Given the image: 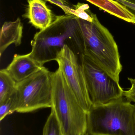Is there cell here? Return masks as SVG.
I'll list each match as a JSON object with an SVG mask.
<instances>
[{
  "instance_id": "8992f818",
  "label": "cell",
  "mask_w": 135,
  "mask_h": 135,
  "mask_svg": "<svg viewBox=\"0 0 135 135\" xmlns=\"http://www.w3.org/2000/svg\"><path fill=\"white\" fill-rule=\"evenodd\" d=\"M81 61L92 105L107 104L123 97L124 90L119 83L105 71L84 54Z\"/></svg>"
},
{
  "instance_id": "ba28073f",
  "label": "cell",
  "mask_w": 135,
  "mask_h": 135,
  "mask_svg": "<svg viewBox=\"0 0 135 135\" xmlns=\"http://www.w3.org/2000/svg\"><path fill=\"white\" fill-rule=\"evenodd\" d=\"M40 65L31 57L30 53L15 54L11 63L4 70L16 83L20 82L41 70Z\"/></svg>"
},
{
  "instance_id": "4fadbf2b",
  "label": "cell",
  "mask_w": 135,
  "mask_h": 135,
  "mask_svg": "<svg viewBox=\"0 0 135 135\" xmlns=\"http://www.w3.org/2000/svg\"><path fill=\"white\" fill-rule=\"evenodd\" d=\"M43 135H67L55 113L52 109L44 127Z\"/></svg>"
},
{
  "instance_id": "d6986e66",
  "label": "cell",
  "mask_w": 135,
  "mask_h": 135,
  "mask_svg": "<svg viewBox=\"0 0 135 135\" xmlns=\"http://www.w3.org/2000/svg\"><path fill=\"white\" fill-rule=\"evenodd\" d=\"M89 135L86 134V135Z\"/></svg>"
},
{
  "instance_id": "6da1fadb",
  "label": "cell",
  "mask_w": 135,
  "mask_h": 135,
  "mask_svg": "<svg viewBox=\"0 0 135 135\" xmlns=\"http://www.w3.org/2000/svg\"><path fill=\"white\" fill-rule=\"evenodd\" d=\"M31 44V57L43 66L55 61L66 45L81 58L85 52L78 17L73 14L56 17L46 28L35 34Z\"/></svg>"
},
{
  "instance_id": "ffe728a7",
  "label": "cell",
  "mask_w": 135,
  "mask_h": 135,
  "mask_svg": "<svg viewBox=\"0 0 135 135\" xmlns=\"http://www.w3.org/2000/svg\"></svg>"
},
{
  "instance_id": "5bb4252c",
  "label": "cell",
  "mask_w": 135,
  "mask_h": 135,
  "mask_svg": "<svg viewBox=\"0 0 135 135\" xmlns=\"http://www.w3.org/2000/svg\"><path fill=\"white\" fill-rule=\"evenodd\" d=\"M16 112V92L8 100L0 104V121Z\"/></svg>"
},
{
  "instance_id": "9a60e30c",
  "label": "cell",
  "mask_w": 135,
  "mask_h": 135,
  "mask_svg": "<svg viewBox=\"0 0 135 135\" xmlns=\"http://www.w3.org/2000/svg\"><path fill=\"white\" fill-rule=\"evenodd\" d=\"M45 2H48L50 3L54 4L60 7L63 9L66 14H72L73 6H71L67 0H43Z\"/></svg>"
},
{
  "instance_id": "30bf717a",
  "label": "cell",
  "mask_w": 135,
  "mask_h": 135,
  "mask_svg": "<svg viewBox=\"0 0 135 135\" xmlns=\"http://www.w3.org/2000/svg\"><path fill=\"white\" fill-rule=\"evenodd\" d=\"M23 26L20 19L14 21L5 22L0 32V56L11 44L19 46L21 43Z\"/></svg>"
},
{
  "instance_id": "8fae6325",
  "label": "cell",
  "mask_w": 135,
  "mask_h": 135,
  "mask_svg": "<svg viewBox=\"0 0 135 135\" xmlns=\"http://www.w3.org/2000/svg\"><path fill=\"white\" fill-rule=\"evenodd\" d=\"M109 14L135 25V16L128 8L115 0H86Z\"/></svg>"
},
{
  "instance_id": "ac0fdd59",
  "label": "cell",
  "mask_w": 135,
  "mask_h": 135,
  "mask_svg": "<svg viewBox=\"0 0 135 135\" xmlns=\"http://www.w3.org/2000/svg\"><path fill=\"white\" fill-rule=\"evenodd\" d=\"M124 1H126L128 2L135 4V0H124Z\"/></svg>"
},
{
  "instance_id": "5b68a950",
  "label": "cell",
  "mask_w": 135,
  "mask_h": 135,
  "mask_svg": "<svg viewBox=\"0 0 135 135\" xmlns=\"http://www.w3.org/2000/svg\"><path fill=\"white\" fill-rule=\"evenodd\" d=\"M52 73L44 66L24 80L17 83L16 112L28 113L40 109L51 108Z\"/></svg>"
},
{
  "instance_id": "7a4b0ae2",
  "label": "cell",
  "mask_w": 135,
  "mask_h": 135,
  "mask_svg": "<svg viewBox=\"0 0 135 135\" xmlns=\"http://www.w3.org/2000/svg\"><path fill=\"white\" fill-rule=\"evenodd\" d=\"M78 20L84 39V55L119 83L123 66L114 37L93 13L89 21L78 17Z\"/></svg>"
},
{
  "instance_id": "52a82bcc",
  "label": "cell",
  "mask_w": 135,
  "mask_h": 135,
  "mask_svg": "<svg viewBox=\"0 0 135 135\" xmlns=\"http://www.w3.org/2000/svg\"><path fill=\"white\" fill-rule=\"evenodd\" d=\"M55 61L79 104L88 113L92 107V103L87 90L81 58L66 45L58 55Z\"/></svg>"
},
{
  "instance_id": "277c9868",
  "label": "cell",
  "mask_w": 135,
  "mask_h": 135,
  "mask_svg": "<svg viewBox=\"0 0 135 135\" xmlns=\"http://www.w3.org/2000/svg\"><path fill=\"white\" fill-rule=\"evenodd\" d=\"M52 104L55 113L67 135H85L86 112L81 106L58 67L52 73Z\"/></svg>"
},
{
  "instance_id": "7c38bea8",
  "label": "cell",
  "mask_w": 135,
  "mask_h": 135,
  "mask_svg": "<svg viewBox=\"0 0 135 135\" xmlns=\"http://www.w3.org/2000/svg\"><path fill=\"white\" fill-rule=\"evenodd\" d=\"M16 83L4 69L0 70V104L15 93Z\"/></svg>"
},
{
  "instance_id": "e0dca14e",
  "label": "cell",
  "mask_w": 135,
  "mask_h": 135,
  "mask_svg": "<svg viewBox=\"0 0 135 135\" xmlns=\"http://www.w3.org/2000/svg\"><path fill=\"white\" fill-rule=\"evenodd\" d=\"M128 8L135 16V4L128 2L124 0H115Z\"/></svg>"
},
{
  "instance_id": "2e32d148",
  "label": "cell",
  "mask_w": 135,
  "mask_h": 135,
  "mask_svg": "<svg viewBox=\"0 0 135 135\" xmlns=\"http://www.w3.org/2000/svg\"><path fill=\"white\" fill-rule=\"evenodd\" d=\"M128 79L131 82V86L128 90L124 91L123 97H125L128 101L135 103V78H128Z\"/></svg>"
},
{
  "instance_id": "9c48e42d",
  "label": "cell",
  "mask_w": 135,
  "mask_h": 135,
  "mask_svg": "<svg viewBox=\"0 0 135 135\" xmlns=\"http://www.w3.org/2000/svg\"><path fill=\"white\" fill-rule=\"evenodd\" d=\"M28 6L26 16L32 26L37 29L43 30L53 21L51 10L43 0H28Z\"/></svg>"
},
{
  "instance_id": "3957f363",
  "label": "cell",
  "mask_w": 135,
  "mask_h": 135,
  "mask_svg": "<svg viewBox=\"0 0 135 135\" xmlns=\"http://www.w3.org/2000/svg\"><path fill=\"white\" fill-rule=\"evenodd\" d=\"M135 105L123 98L92 105L87 113L89 135H135Z\"/></svg>"
}]
</instances>
